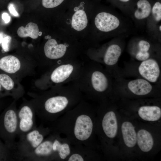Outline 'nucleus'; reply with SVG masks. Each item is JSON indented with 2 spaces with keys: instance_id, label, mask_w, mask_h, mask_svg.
I'll return each mask as SVG.
<instances>
[{
  "instance_id": "1",
  "label": "nucleus",
  "mask_w": 161,
  "mask_h": 161,
  "mask_svg": "<svg viewBox=\"0 0 161 161\" xmlns=\"http://www.w3.org/2000/svg\"><path fill=\"white\" fill-rule=\"evenodd\" d=\"M91 107L83 99L65 115L54 122L50 128L52 131L65 134L70 142L76 145H84L88 148V141L93 128L92 120L89 114Z\"/></svg>"
},
{
  "instance_id": "2",
  "label": "nucleus",
  "mask_w": 161,
  "mask_h": 161,
  "mask_svg": "<svg viewBox=\"0 0 161 161\" xmlns=\"http://www.w3.org/2000/svg\"><path fill=\"white\" fill-rule=\"evenodd\" d=\"M53 94L44 101L43 108L36 112L43 120L54 122L62 114L70 110L83 99V95L73 83L57 86Z\"/></svg>"
},
{
  "instance_id": "3",
  "label": "nucleus",
  "mask_w": 161,
  "mask_h": 161,
  "mask_svg": "<svg viewBox=\"0 0 161 161\" xmlns=\"http://www.w3.org/2000/svg\"><path fill=\"white\" fill-rule=\"evenodd\" d=\"M109 72L98 63H83L79 74L73 82L88 98L105 94L111 83Z\"/></svg>"
},
{
  "instance_id": "4",
  "label": "nucleus",
  "mask_w": 161,
  "mask_h": 161,
  "mask_svg": "<svg viewBox=\"0 0 161 161\" xmlns=\"http://www.w3.org/2000/svg\"><path fill=\"white\" fill-rule=\"evenodd\" d=\"M51 132L50 128L41 124L19 137L11 151L12 160H22L27 155L33 151Z\"/></svg>"
},
{
  "instance_id": "5",
  "label": "nucleus",
  "mask_w": 161,
  "mask_h": 161,
  "mask_svg": "<svg viewBox=\"0 0 161 161\" xmlns=\"http://www.w3.org/2000/svg\"><path fill=\"white\" fill-rule=\"evenodd\" d=\"M18 126L17 111L15 109L8 108L0 114V139L10 153L16 142Z\"/></svg>"
},
{
  "instance_id": "6",
  "label": "nucleus",
  "mask_w": 161,
  "mask_h": 161,
  "mask_svg": "<svg viewBox=\"0 0 161 161\" xmlns=\"http://www.w3.org/2000/svg\"><path fill=\"white\" fill-rule=\"evenodd\" d=\"M94 22L98 30L112 32L115 36H122L129 30L126 21L117 13L100 12L96 16Z\"/></svg>"
},
{
  "instance_id": "7",
  "label": "nucleus",
  "mask_w": 161,
  "mask_h": 161,
  "mask_svg": "<svg viewBox=\"0 0 161 161\" xmlns=\"http://www.w3.org/2000/svg\"><path fill=\"white\" fill-rule=\"evenodd\" d=\"M18 119L17 136L20 137L36 127L35 111L30 106L25 105L17 111Z\"/></svg>"
},
{
  "instance_id": "8",
  "label": "nucleus",
  "mask_w": 161,
  "mask_h": 161,
  "mask_svg": "<svg viewBox=\"0 0 161 161\" xmlns=\"http://www.w3.org/2000/svg\"><path fill=\"white\" fill-rule=\"evenodd\" d=\"M69 46L67 43L58 44L55 39H50L44 45V54L49 59L57 60L58 63L70 60L66 56Z\"/></svg>"
},
{
  "instance_id": "9",
  "label": "nucleus",
  "mask_w": 161,
  "mask_h": 161,
  "mask_svg": "<svg viewBox=\"0 0 161 161\" xmlns=\"http://www.w3.org/2000/svg\"><path fill=\"white\" fill-rule=\"evenodd\" d=\"M138 70L140 76L151 83H156L160 77L159 64L156 59L152 57L141 61Z\"/></svg>"
},
{
  "instance_id": "10",
  "label": "nucleus",
  "mask_w": 161,
  "mask_h": 161,
  "mask_svg": "<svg viewBox=\"0 0 161 161\" xmlns=\"http://www.w3.org/2000/svg\"><path fill=\"white\" fill-rule=\"evenodd\" d=\"M152 47V44L149 40L139 37L131 41L130 52L136 60L141 62L151 57Z\"/></svg>"
},
{
  "instance_id": "11",
  "label": "nucleus",
  "mask_w": 161,
  "mask_h": 161,
  "mask_svg": "<svg viewBox=\"0 0 161 161\" xmlns=\"http://www.w3.org/2000/svg\"><path fill=\"white\" fill-rule=\"evenodd\" d=\"M114 42L110 44L105 51L102 59L99 62L102 63L108 71L110 67L113 66L118 62L121 55L122 49L119 38L115 39Z\"/></svg>"
},
{
  "instance_id": "12",
  "label": "nucleus",
  "mask_w": 161,
  "mask_h": 161,
  "mask_svg": "<svg viewBox=\"0 0 161 161\" xmlns=\"http://www.w3.org/2000/svg\"><path fill=\"white\" fill-rule=\"evenodd\" d=\"M152 7L148 0H139L137 3L136 8L128 14L138 26L146 25L147 21L151 12Z\"/></svg>"
},
{
  "instance_id": "13",
  "label": "nucleus",
  "mask_w": 161,
  "mask_h": 161,
  "mask_svg": "<svg viewBox=\"0 0 161 161\" xmlns=\"http://www.w3.org/2000/svg\"><path fill=\"white\" fill-rule=\"evenodd\" d=\"M127 88L131 93L137 95H147L152 90L153 87L151 83L143 78H137L129 81Z\"/></svg>"
},
{
  "instance_id": "14",
  "label": "nucleus",
  "mask_w": 161,
  "mask_h": 161,
  "mask_svg": "<svg viewBox=\"0 0 161 161\" xmlns=\"http://www.w3.org/2000/svg\"><path fill=\"white\" fill-rule=\"evenodd\" d=\"M161 3L157 1L152 7L150 15L146 24L147 30L152 37L158 26L161 24Z\"/></svg>"
},
{
  "instance_id": "15",
  "label": "nucleus",
  "mask_w": 161,
  "mask_h": 161,
  "mask_svg": "<svg viewBox=\"0 0 161 161\" xmlns=\"http://www.w3.org/2000/svg\"><path fill=\"white\" fill-rule=\"evenodd\" d=\"M102 127L106 135L112 138L115 137L117 130V124L115 113L112 111L107 112L104 115L102 122Z\"/></svg>"
},
{
  "instance_id": "16",
  "label": "nucleus",
  "mask_w": 161,
  "mask_h": 161,
  "mask_svg": "<svg viewBox=\"0 0 161 161\" xmlns=\"http://www.w3.org/2000/svg\"><path fill=\"white\" fill-rule=\"evenodd\" d=\"M21 63L16 57L12 55L4 56L0 59V69L8 73H14L20 69Z\"/></svg>"
},
{
  "instance_id": "17",
  "label": "nucleus",
  "mask_w": 161,
  "mask_h": 161,
  "mask_svg": "<svg viewBox=\"0 0 161 161\" xmlns=\"http://www.w3.org/2000/svg\"><path fill=\"white\" fill-rule=\"evenodd\" d=\"M138 114L140 117L144 120L154 121L160 118L161 110L157 106H143L139 109Z\"/></svg>"
},
{
  "instance_id": "18",
  "label": "nucleus",
  "mask_w": 161,
  "mask_h": 161,
  "mask_svg": "<svg viewBox=\"0 0 161 161\" xmlns=\"http://www.w3.org/2000/svg\"><path fill=\"white\" fill-rule=\"evenodd\" d=\"M121 130L126 145L130 148L134 147L137 142V134L132 124L128 121L123 122L121 126Z\"/></svg>"
},
{
  "instance_id": "19",
  "label": "nucleus",
  "mask_w": 161,
  "mask_h": 161,
  "mask_svg": "<svg viewBox=\"0 0 161 161\" xmlns=\"http://www.w3.org/2000/svg\"><path fill=\"white\" fill-rule=\"evenodd\" d=\"M137 142L140 149L144 152L150 151L154 143L151 134L148 131L143 129L138 131L137 134Z\"/></svg>"
},
{
  "instance_id": "20",
  "label": "nucleus",
  "mask_w": 161,
  "mask_h": 161,
  "mask_svg": "<svg viewBox=\"0 0 161 161\" xmlns=\"http://www.w3.org/2000/svg\"><path fill=\"white\" fill-rule=\"evenodd\" d=\"M19 36L21 38L29 37L35 39L39 35V31L37 25L33 22H29L25 27H20L17 31Z\"/></svg>"
},
{
  "instance_id": "21",
  "label": "nucleus",
  "mask_w": 161,
  "mask_h": 161,
  "mask_svg": "<svg viewBox=\"0 0 161 161\" xmlns=\"http://www.w3.org/2000/svg\"><path fill=\"white\" fill-rule=\"evenodd\" d=\"M88 23L86 14L83 10H80L76 11L72 17L71 25L72 28L78 31H80L85 29Z\"/></svg>"
},
{
  "instance_id": "22",
  "label": "nucleus",
  "mask_w": 161,
  "mask_h": 161,
  "mask_svg": "<svg viewBox=\"0 0 161 161\" xmlns=\"http://www.w3.org/2000/svg\"><path fill=\"white\" fill-rule=\"evenodd\" d=\"M0 84L4 89L7 90H12L14 87V82L8 75L0 73Z\"/></svg>"
},
{
  "instance_id": "23",
  "label": "nucleus",
  "mask_w": 161,
  "mask_h": 161,
  "mask_svg": "<svg viewBox=\"0 0 161 161\" xmlns=\"http://www.w3.org/2000/svg\"><path fill=\"white\" fill-rule=\"evenodd\" d=\"M12 160L10 151L0 139V161Z\"/></svg>"
},
{
  "instance_id": "24",
  "label": "nucleus",
  "mask_w": 161,
  "mask_h": 161,
  "mask_svg": "<svg viewBox=\"0 0 161 161\" xmlns=\"http://www.w3.org/2000/svg\"><path fill=\"white\" fill-rule=\"evenodd\" d=\"M64 0H42V5L46 8H53L61 4Z\"/></svg>"
},
{
  "instance_id": "25",
  "label": "nucleus",
  "mask_w": 161,
  "mask_h": 161,
  "mask_svg": "<svg viewBox=\"0 0 161 161\" xmlns=\"http://www.w3.org/2000/svg\"><path fill=\"white\" fill-rule=\"evenodd\" d=\"M11 37L7 36L4 37L1 43L3 50L5 52H7L9 49V44L11 40Z\"/></svg>"
},
{
  "instance_id": "26",
  "label": "nucleus",
  "mask_w": 161,
  "mask_h": 161,
  "mask_svg": "<svg viewBox=\"0 0 161 161\" xmlns=\"http://www.w3.org/2000/svg\"><path fill=\"white\" fill-rule=\"evenodd\" d=\"M8 10L10 13L16 17L19 16V14L15 10L13 4H10L8 6Z\"/></svg>"
},
{
  "instance_id": "27",
  "label": "nucleus",
  "mask_w": 161,
  "mask_h": 161,
  "mask_svg": "<svg viewBox=\"0 0 161 161\" xmlns=\"http://www.w3.org/2000/svg\"><path fill=\"white\" fill-rule=\"evenodd\" d=\"M2 18L6 23H8L10 20V16L8 14L6 13H4L2 14Z\"/></svg>"
},
{
  "instance_id": "28",
  "label": "nucleus",
  "mask_w": 161,
  "mask_h": 161,
  "mask_svg": "<svg viewBox=\"0 0 161 161\" xmlns=\"http://www.w3.org/2000/svg\"><path fill=\"white\" fill-rule=\"evenodd\" d=\"M3 34L2 32L0 33V44H1L3 38Z\"/></svg>"
},
{
  "instance_id": "29",
  "label": "nucleus",
  "mask_w": 161,
  "mask_h": 161,
  "mask_svg": "<svg viewBox=\"0 0 161 161\" xmlns=\"http://www.w3.org/2000/svg\"><path fill=\"white\" fill-rule=\"evenodd\" d=\"M119 1L122 2H127L129 1L130 0H118Z\"/></svg>"
},
{
  "instance_id": "30",
  "label": "nucleus",
  "mask_w": 161,
  "mask_h": 161,
  "mask_svg": "<svg viewBox=\"0 0 161 161\" xmlns=\"http://www.w3.org/2000/svg\"><path fill=\"white\" fill-rule=\"evenodd\" d=\"M2 86L0 84V91L1 90Z\"/></svg>"
}]
</instances>
